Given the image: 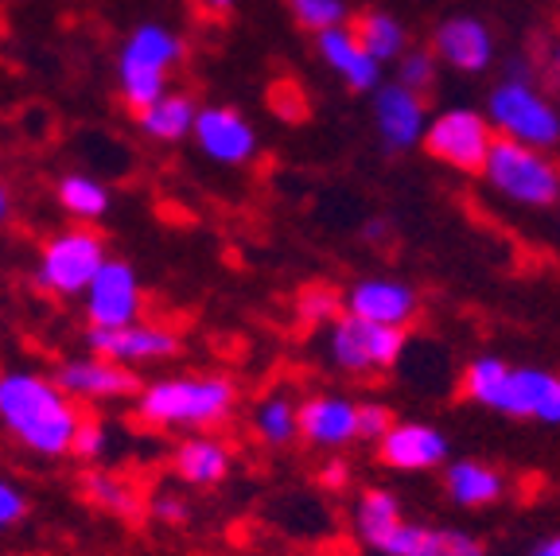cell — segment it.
Segmentation results:
<instances>
[{"label":"cell","mask_w":560,"mask_h":556,"mask_svg":"<svg viewBox=\"0 0 560 556\" xmlns=\"http://www.w3.org/2000/svg\"><path fill=\"white\" fill-rule=\"evenodd\" d=\"M82 405L35 366H4L0 370V428L39 460H62L74 452Z\"/></svg>","instance_id":"6da1fadb"},{"label":"cell","mask_w":560,"mask_h":556,"mask_svg":"<svg viewBox=\"0 0 560 556\" xmlns=\"http://www.w3.org/2000/svg\"><path fill=\"white\" fill-rule=\"evenodd\" d=\"M242 390L230 374H175L152 378L132 397L140 425L164 432H214L234 417Z\"/></svg>","instance_id":"7a4b0ae2"},{"label":"cell","mask_w":560,"mask_h":556,"mask_svg":"<svg viewBox=\"0 0 560 556\" xmlns=\"http://www.w3.org/2000/svg\"><path fill=\"white\" fill-rule=\"evenodd\" d=\"M459 393L479 409L510 420L560 425V374L541 366H510L499 355H479L464 366Z\"/></svg>","instance_id":"3957f363"},{"label":"cell","mask_w":560,"mask_h":556,"mask_svg":"<svg viewBox=\"0 0 560 556\" xmlns=\"http://www.w3.org/2000/svg\"><path fill=\"white\" fill-rule=\"evenodd\" d=\"M187 59V39L164 20H140L117 44V94L132 117L164 97L172 70Z\"/></svg>","instance_id":"277c9868"},{"label":"cell","mask_w":560,"mask_h":556,"mask_svg":"<svg viewBox=\"0 0 560 556\" xmlns=\"http://www.w3.org/2000/svg\"><path fill=\"white\" fill-rule=\"evenodd\" d=\"M109 262V242L97 234L94 227H67L55 230L44 245H39V257H35V288L55 300H74V296H86L90 280L102 273V265Z\"/></svg>","instance_id":"5b68a950"},{"label":"cell","mask_w":560,"mask_h":556,"mask_svg":"<svg viewBox=\"0 0 560 556\" xmlns=\"http://www.w3.org/2000/svg\"><path fill=\"white\" fill-rule=\"evenodd\" d=\"M482 179L499 199L525 210H549L560 202V167L549 160V152L506 137H499L490 148Z\"/></svg>","instance_id":"8992f818"},{"label":"cell","mask_w":560,"mask_h":556,"mask_svg":"<svg viewBox=\"0 0 560 556\" xmlns=\"http://www.w3.org/2000/svg\"><path fill=\"white\" fill-rule=\"evenodd\" d=\"M494 132L537 152H552L560 144V109L545 97L534 79H502L487 94V109Z\"/></svg>","instance_id":"52a82bcc"},{"label":"cell","mask_w":560,"mask_h":556,"mask_svg":"<svg viewBox=\"0 0 560 556\" xmlns=\"http://www.w3.org/2000/svg\"><path fill=\"white\" fill-rule=\"evenodd\" d=\"M405 347H409V331L405 327H385V323L359 320L350 312L327 327V358L339 374L354 378V382L394 370L401 362Z\"/></svg>","instance_id":"ba28073f"},{"label":"cell","mask_w":560,"mask_h":556,"mask_svg":"<svg viewBox=\"0 0 560 556\" xmlns=\"http://www.w3.org/2000/svg\"><path fill=\"white\" fill-rule=\"evenodd\" d=\"M494 140H499V132H494L487 114L467 109V105H455V109H440L432 117L420 148H424V157L452 167V172L482 175Z\"/></svg>","instance_id":"9c48e42d"},{"label":"cell","mask_w":560,"mask_h":556,"mask_svg":"<svg viewBox=\"0 0 560 556\" xmlns=\"http://www.w3.org/2000/svg\"><path fill=\"white\" fill-rule=\"evenodd\" d=\"M86 347L94 355L109 358V362H121L129 370L152 362H167V358L179 355L184 347V335L167 323H125V327H86Z\"/></svg>","instance_id":"30bf717a"},{"label":"cell","mask_w":560,"mask_h":556,"mask_svg":"<svg viewBox=\"0 0 560 556\" xmlns=\"http://www.w3.org/2000/svg\"><path fill=\"white\" fill-rule=\"evenodd\" d=\"M82 308H86V327H125V323H137L140 312H144V285H140V273L132 269V262L109 257L102 265V273L90 280Z\"/></svg>","instance_id":"8fae6325"},{"label":"cell","mask_w":560,"mask_h":556,"mask_svg":"<svg viewBox=\"0 0 560 556\" xmlns=\"http://www.w3.org/2000/svg\"><path fill=\"white\" fill-rule=\"evenodd\" d=\"M374 102V132L377 144L389 152V157H401V152H412V148L424 144V132H429V105L424 97L412 94L401 82H382V86L370 94Z\"/></svg>","instance_id":"7c38bea8"},{"label":"cell","mask_w":560,"mask_h":556,"mask_svg":"<svg viewBox=\"0 0 560 556\" xmlns=\"http://www.w3.org/2000/svg\"><path fill=\"white\" fill-rule=\"evenodd\" d=\"M51 378L79 405H105V401H125L140 393V382L129 366L109 362V358L94 355V350L79 358H62L51 370Z\"/></svg>","instance_id":"4fadbf2b"},{"label":"cell","mask_w":560,"mask_h":556,"mask_svg":"<svg viewBox=\"0 0 560 556\" xmlns=\"http://www.w3.org/2000/svg\"><path fill=\"white\" fill-rule=\"evenodd\" d=\"M191 140L199 152L219 167H245L257 157V129L234 105H202Z\"/></svg>","instance_id":"5bb4252c"},{"label":"cell","mask_w":560,"mask_h":556,"mask_svg":"<svg viewBox=\"0 0 560 556\" xmlns=\"http://www.w3.org/2000/svg\"><path fill=\"white\" fill-rule=\"evenodd\" d=\"M377 460L389 471L401 475H424V471L447 467L452 460V443L436 425L424 420H397L389 432L377 440Z\"/></svg>","instance_id":"9a60e30c"},{"label":"cell","mask_w":560,"mask_h":556,"mask_svg":"<svg viewBox=\"0 0 560 556\" xmlns=\"http://www.w3.org/2000/svg\"><path fill=\"white\" fill-rule=\"evenodd\" d=\"M347 312L370 323L409 331L420 315V292L397 277H362L347 288Z\"/></svg>","instance_id":"2e32d148"},{"label":"cell","mask_w":560,"mask_h":556,"mask_svg":"<svg viewBox=\"0 0 560 556\" xmlns=\"http://www.w3.org/2000/svg\"><path fill=\"white\" fill-rule=\"evenodd\" d=\"M432 55L455 74H482L494 62V35L479 16H447L432 32Z\"/></svg>","instance_id":"e0dca14e"},{"label":"cell","mask_w":560,"mask_h":556,"mask_svg":"<svg viewBox=\"0 0 560 556\" xmlns=\"http://www.w3.org/2000/svg\"><path fill=\"white\" fill-rule=\"evenodd\" d=\"M315 55L350 94H374L385 82V67L362 47V39L350 24L315 35Z\"/></svg>","instance_id":"ac0fdd59"},{"label":"cell","mask_w":560,"mask_h":556,"mask_svg":"<svg viewBox=\"0 0 560 556\" xmlns=\"http://www.w3.org/2000/svg\"><path fill=\"white\" fill-rule=\"evenodd\" d=\"M300 440L307 448L339 452L359 440V401L347 393H312L300 401Z\"/></svg>","instance_id":"d6986e66"},{"label":"cell","mask_w":560,"mask_h":556,"mask_svg":"<svg viewBox=\"0 0 560 556\" xmlns=\"http://www.w3.org/2000/svg\"><path fill=\"white\" fill-rule=\"evenodd\" d=\"M374 553L377 556H487V545L475 533L452 530V525L409 522L405 518Z\"/></svg>","instance_id":"ffe728a7"},{"label":"cell","mask_w":560,"mask_h":556,"mask_svg":"<svg viewBox=\"0 0 560 556\" xmlns=\"http://www.w3.org/2000/svg\"><path fill=\"white\" fill-rule=\"evenodd\" d=\"M234 471V448L219 436L195 432L172 448V475L195 490H210L222 487Z\"/></svg>","instance_id":"44dd1931"},{"label":"cell","mask_w":560,"mask_h":556,"mask_svg":"<svg viewBox=\"0 0 560 556\" xmlns=\"http://www.w3.org/2000/svg\"><path fill=\"white\" fill-rule=\"evenodd\" d=\"M444 495L459 510H487L506 498V478L499 467L482 460H447L444 467Z\"/></svg>","instance_id":"7402d4cb"},{"label":"cell","mask_w":560,"mask_h":556,"mask_svg":"<svg viewBox=\"0 0 560 556\" xmlns=\"http://www.w3.org/2000/svg\"><path fill=\"white\" fill-rule=\"evenodd\" d=\"M199 109L202 105L195 102V94H187V90H167L149 109H140L137 129L149 140H160V144H179V140H187L195 132Z\"/></svg>","instance_id":"603a6c76"},{"label":"cell","mask_w":560,"mask_h":556,"mask_svg":"<svg viewBox=\"0 0 560 556\" xmlns=\"http://www.w3.org/2000/svg\"><path fill=\"white\" fill-rule=\"evenodd\" d=\"M350 27H354V35L362 39V47H366L382 67H389V62L397 67L401 55L409 51V32H405V24L394 16V12L362 9V12L350 16Z\"/></svg>","instance_id":"cb8c5ba5"},{"label":"cell","mask_w":560,"mask_h":556,"mask_svg":"<svg viewBox=\"0 0 560 556\" xmlns=\"http://www.w3.org/2000/svg\"><path fill=\"white\" fill-rule=\"evenodd\" d=\"M401 522H405L401 498L389 487H366L359 495V502H354V533H359L370 553H374Z\"/></svg>","instance_id":"d4e9b609"},{"label":"cell","mask_w":560,"mask_h":556,"mask_svg":"<svg viewBox=\"0 0 560 556\" xmlns=\"http://www.w3.org/2000/svg\"><path fill=\"white\" fill-rule=\"evenodd\" d=\"M249 428L265 448H289L300 440V401H292L284 390L265 393L249 413Z\"/></svg>","instance_id":"484cf974"},{"label":"cell","mask_w":560,"mask_h":556,"mask_svg":"<svg viewBox=\"0 0 560 556\" xmlns=\"http://www.w3.org/2000/svg\"><path fill=\"white\" fill-rule=\"evenodd\" d=\"M55 199H59V207L67 210L70 218H79L82 227H94L97 218H105L109 215V207H114L109 187L90 172H67L62 175V179L55 183Z\"/></svg>","instance_id":"4316f807"},{"label":"cell","mask_w":560,"mask_h":556,"mask_svg":"<svg viewBox=\"0 0 560 556\" xmlns=\"http://www.w3.org/2000/svg\"><path fill=\"white\" fill-rule=\"evenodd\" d=\"M82 495H86L90 506L114 513V518H125V522H137L140 513H144V498L132 490V483H125L114 471H86L82 475Z\"/></svg>","instance_id":"83f0119b"},{"label":"cell","mask_w":560,"mask_h":556,"mask_svg":"<svg viewBox=\"0 0 560 556\" xmlns=\"http://www.w3.org/2000/svg\"><path fill=\"white\" fill-rule=\"evenodd\" d=\"M339 315H347V292L327 280H307L296 292V320L307 327H331Z\"/></svg>","instance_id":"f1b7e54d"},{"label":"cell","mask_w":560,"mask_h":556,"mask_svg":"<svg viewBox=\"0 0 560 556\" xmlns=\"http://www.w3.org/2000/svg\"><path fill=\"white\" fill-rule=\"evenodd\" d=\"M292 12V20H296L300 32H331V27H342L350 20V9L347 0H284Z\"/></svg>","instance_id":"f546056e"},{"label":"cell","mask_w":560,"mask_h":556,"mask_svg":"<svg viewBox=\"0 0 560 556\" xmlns=\"http://www.w3.org/2000/svg\"><path fill=\"white\" fill-rule=\"evenodd\" d=\"M436 79H440V59L432 55V47H409L401 55V62H397V82L420 97L436 90Z\"/></svg>","instance_id":"4dcf8cb0"},{"label":"cell","mask_w":560,"mask_h":556,"mask_svg":"<svg viewBox=\"0 0 560 556\" xmlns=\"http://www.w3.org/2000/svg\"><path fill=\"white\" fill-rule=\"evenodd\" d=\"M27 513H32V498H27V490L20 487L16 478L0 475V537L16 530L20 522H27Z\"/></svg>","instance_id":"1f68e13d"},{"label":"cell","mask_w":560,"mask_h":556,"mask_svg":"<svg viewBox=\"0 0 560 556\" xmlns=\"http://www.w3.org/2000/svg\"><path fill=\"white\" fill-rule=\"evenodd\" d=\"M105 452H109V428H105V420L97 417H86L79 428V436H74V452L82 463H97L105 460Z\"/></svg>","instance_id":"d6a6232c"},{"label":"cell","mask_w":560,"mask_h":556,"mask_svg":"<svg viewBox=\"0 0 560 556\" xmlns=\"http://www.w3.org/2000/svg\"><path fill=\"white\" fill-rule=\"evenodd\" d=\"M269 109L280 117V121H289V125H296L307 117V102H304V94H300L296 82H272L269 86Z\"/></svg>","instance_id":"836d02e7"},{"label":"cell","mask_w":560,"mask_h":556,"mask_svg":"<svg viewBox=\"0 0 560 556\" xmlns=\"http://www.w3.org/2000/svg\"><path fill=\"white\" fill-rule=\"evenodd\" d=\"M397 425L394 409L385 401H359V440H382Z\"/></svg>","instance_id":"e575fe53"},{"label":"cell","mask_w":560,"mask_h":556,"mask_svg":"<svg viewBox=\"0 0 560 556\" xmlns=\"http://www.w3.org/2000/svg\"><path fill=\"white\" fill-rule=\"evenodd\" d=\"M149 513L160 525H187L191 522V502L172 495V490H156V495L149 498Z\"/></svg>","instance_id":"d590c367"},{"label":"cell","mask_w":560,"mask_h":556,"mask_svg":"<svg viewBox=\"0 0 560 556\" xmlns=\"http://www.w3.org/2000/svg\"><path fill=\"white\" fill-rule=\"evenodd\" d=\"M319 483H324L327 490H342L350 483V463L347 460H331L324 471H319Z\"/></svg>","instance_id":"8d00e7d4"},{"label":"cell","mask_w":560,"mask_h":556,"mask_svg":"<svg viewBox=\"0 0 560 556\" xmlns=\"http://www.w3.org/2000/svg\"><path fill=\"white\" fill-rule=\"evenodd\" d=\"M195 9H199L207 20H230L237 9V0H195Z\"/></svg>","instance_id":"74e56055"},{"label":"cell","mask_w":560,"mask_h":556,"mask_svg":"<svg viewBox=\"0 0 560 556\" xmlns=\"http://www.w3.org/2000/svg\"><path fill=\"white\" fill-rule=\"evenodd\" d=\"M534 556H560V533H552V537L537 541V545H534Z\"/></svg>","instance_id":"f35d334b"},{"label":"cell","mask_w":560,"mask_h":556,"mask_svg":"<svg viewBox=\"0 0 560 556\" xmlns=\"http://www.w3.org/2000/svg\"><path fill=\"white\" fill-rule=\"evenodd\" d=\"M12 218V192H9V183L0 179V227Z\"/></svg>","instance_id":"ab89813d"},{"label":"cell","mask_w":560,"mask_h":556,"mask_svg":"<svg viewBox=\"0 0 560 556\" xmlns=\"http://www.w3.org/2000/svg\"><path fill=\"white\" fill-rule=\"evenodd\" d=\"M552 70H557V79H560V39L552 44Z\"/></svg>","instance_id":"60d3db41"}]
</instances>
